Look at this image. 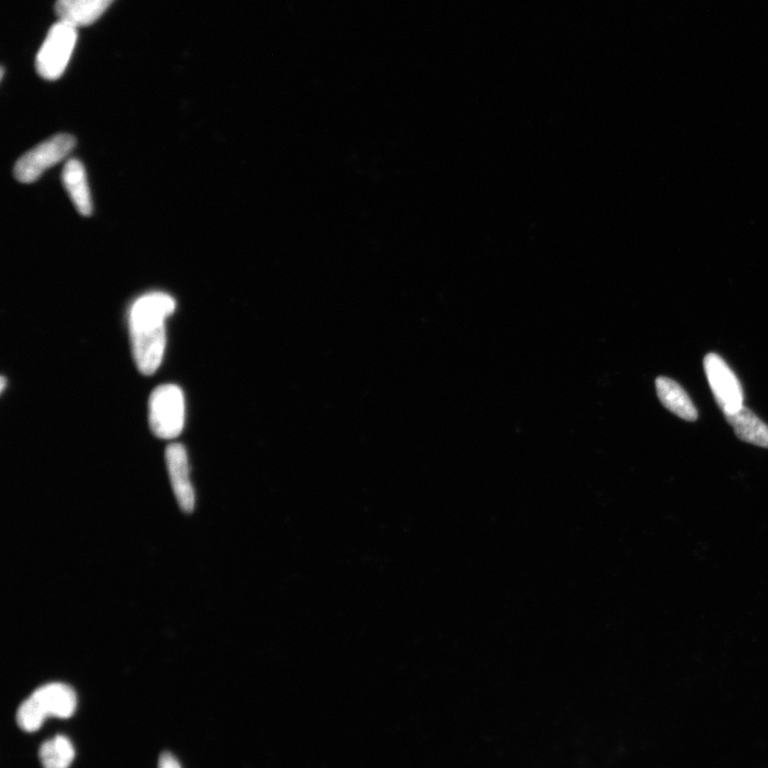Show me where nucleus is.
Segmentation results:
<instances>
[{"mask_svg": "<svg viewBox=\"0 0 768 768\" xmlns=\"http://www.w3.org/2000/svg\"><path fill=\"white\" fill-rule=\"evenodd\" d=\"M114 0H57L55 10L59 21L75 28L98 21Z\"/></svg>", "mask_w": 768, "mask_h": 768, "instance_id": "8", "label": "nucleus"}, {"mask_svg": "<svg viewBox=\"0 0 768 768\" xmlns=\"http://www.w3.org/2000/svg\"><path fill=\"white\" fill-rule=\"evenodd\" d=\"M75 757V749L66 736L57 735L42 744L39 758L43 768H69Z\"/></svg>", "mask_w": 768, "mask_h": 768, "instance_id": "12", "label": "nucleus"}, {"mask_svg": "<svg viewBox=\"0 0 768 768\" xmlns=\"http://www.w3.org/2000/svg\"><path fill=\"white\" fill-rule=\"evenodd\" d=\"M77 28L59 21L53 25L39 50L36 68L47 80H56L66 71L77 42Z\"/></svg>", "mask_w": 768, "mask_h": 768, "instance_id": "4", "label": "nucleus"}, {"mask_svg": "<svg viewBox=\"0 0 768 768\" xmlns=\"http://www.w3.org/2000/svg\"><path fill=\"white\" fill-rule=\"evenodd\" d=\"M711 390L725 415L743 408V390L728 364L718 355L710 354L703 361Z\"/></svg>", "mask_w": 768, "mask_h": 768, "instance_id": "6", "label": "nucleus"}, {"mask_svg": "<svg viewBox=\"0 0 768 768\" xmlns=\"http://www.w3.org/2000/svg\"><path fill=\"white\" fill-rule=\"evenodd\" d=\"M158 768H181V765L169 752H164L159 758Z\"/></svg>", "mask_w": 768, "mask_h": 768, "instance_id": "13", "label": "nucleus"}, {"mask_svg": "<svg viewBox=\"0 0 768 768\" xmlns=\"http://www.w3.org/2000/svg\"><path fill=\"white\" fill-rule=\"evenodd\" d=\"M166 464L176 500L189 514L195 508V491L189 478V464L185 447L174 443L167 447Z\"/></svg>", "mask_w": 768, "mask_h": 768, "instance_id": "7", "label": "nucleus"}, {"mask_svg": "<svg viewBox=\"0 0 768 768\" xmlns=\"http://www.w3.org/2000/svg\"><path fill=\"white\" fill-rule=\"evenodd\" d=\"M175 310L174 299L151 293L137 299L130 312L132 352L139 372L150 376L162 364L166 348L165 319Z\"/></svg>", "mask_w": 768, "mask_h": 768, "instance_id": "1", "label": "nucleus"}, {"mask_svg": "<svg viewBox=\"0 0 768 768\" xmlns=\"http://www.w3.org/2000/svg\"><path fill=\"white\" fill-rule=\"evenodd\" d=\"M149 423L153 434L160 439H173L181 434L185 423V399L179 387L164 384L152 392Z\"/></svg>", "mask_w": 768, "mask_h": 768, "instance_id": "3", "label": "nucleus"}, {"mask_svg": "<svg viewBox=\"0 0 768 768\" xmlns=\"http://www.w3.org/2000/svg\"><path fill=\"white\" fill-rule=\"evenodd\" d=\"M656 391L664 407L679 418L688 422H695L698 419V412L692 399L675 380L666 377L656 379Z\"/></svg>", "mask_w": 768, "mask_h": 768, "instance_id": "10", "label": "nucleus"}, {"mask_svg": "<svg viewBox=\"0 0 768 768\" xmlns=\"http://www.w3.org/2000/svg\"><path fill=\"white\" fill-rule=\"evenodd\" d=\"M62 182L77 212L82 216H90L93 206L87 174L83 164L78 159H70L64 166Z\"/></svg>", "mask_w": 768, "mask_h": 768, "instance_id": "9", "label": "nucleus"}, {"mask_svg": "<svg viewBox=\"0 0 768 768\" xmlns=\"http://www.w3.org/2000/svg\"><path fill=\"white\" fill-rule=\"evenodd\" d=\"M75 144V138L68 134H59L38 144L16 162L15 179L24 184L38 181L47 169L66 158L75 148Z\"/></svg>", "mask_w": 768, "mask_h": 768, "instance_id": "5", "label": "nucleus"}, {"mask_svg": "<svg viewBox=\"0 0 768 768\" xmlns=\"http://www.w3.org/2000/svg\"><path fill=\"white\" fill-rule=\"evenodd\" d=\"M77 706V697L73 688L63 683H50L41 686L20 706L16 722L26 732L41 728L47 716L59 718L71 717Z\"/></svg>", "mask_w": 768, "mask_h": 768, "instance_id": "2", "label": "nucleus"}, {"mask_svg": "<svg viewBox=\"0 0 768 768\" xmlns=\"http://www.w3.org/2000/svg\"><path fill=\"white\" fill-rule=\"evenodd\" d=\"M5 387H6V379L4 376H2V383H0V391L3 392Z\"/></svg>", "mask_w": 768, "mask_h": 768, "instance_id": "14", "label": "nucleus"}, {"mask_svg": "<svg viewBox=\"0 0 768 768\" xmlns=\"http://www.w3.org/2000/svg\"><path fill=\"white\" fill-rule=\"evenodd\" d=\"M726 419L739 439L768 448V426L754 412L743 407L733 414L726 415Z\"/></svg>", "mask_w": 768, "mask_h": 768, "instance_id": "11", "label": "nucleus"}]
</instances>
